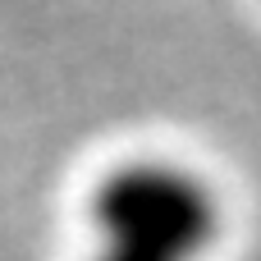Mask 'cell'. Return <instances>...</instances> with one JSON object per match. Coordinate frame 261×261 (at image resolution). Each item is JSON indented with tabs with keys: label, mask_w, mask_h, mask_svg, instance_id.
<instances>
[{
	"label": "cell",
	"mask_w": 261,
	"mask_h": 261,
	"mask_svg": "<svg viewBox=\"0 0 261 261\" xmlns=\"http://www.w3.org/2000/svg\"><path fill=\"white\" fill-rule=\"evenodd\" d=\"M87 261H147V257H128V252H106V248H92Z\"/></svg>",
	"instance_id": "cell-2"
},
{
	"label": "cell",
	"mask_w": 261,
	"mask_h": 261,
	"mask_svg": "<svg viewBox=\"0 0 261 261\" xmlns=\"http://www.w3.org/2000/svg\"><path fill=\"white\" fill-rule=\"evenodd\" d=\"M92 248L147 261H211L225 239L220 188L170 156H133L110 165L87 197Z\"/></svg>",
	"instance_id": "cell-1"
}]
</instances>
